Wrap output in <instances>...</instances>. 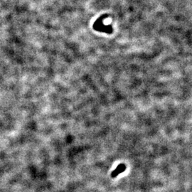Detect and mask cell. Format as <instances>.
Segmentation results:
<instances>
[{
  "instance_id": "1",
  "label": "cell",
  "mask_w": 192,
  "mask_h": 192,
  "mask_svg": "<svg viewBox=\"0 0 192 192\" xmlns=\"http://www.w3.org/2000/svg\"><path fill=\"white\" fill-rule=\"evenodd\" d=\"M126 169V166L124 165H123V164H121V165H120L117 168L115 169L113 172L111 173V177H113V178H115V177H116L117 176L118 174H120V173H122V172H124Z\"/></svg>"
}]
</instances>
